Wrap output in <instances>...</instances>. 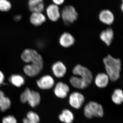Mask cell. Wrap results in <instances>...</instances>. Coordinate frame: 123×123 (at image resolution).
I'll return each instance as SVG.
<instances>
[{
    "mask_svg": "<svg viewBox=\"0 0 123 123\" xmlns=\"http://www.w3.org/2000/svg\"><path fill=\"white\" fill-rule=\"evenodd\" d=\"M39 116L32 111H29L27 114L26 118L23 119V123H39Z\"/></svg>",
    "mask_w": 123,
    "mask_h": 123,
    "instance_id": "23",
    "label": "cell"
},
{
    "mask_svg": "<svg viewBox=\"0 0 123 123\" xmlns=\"http://www.w3.org/2000/svg\"><path fill=\"white\" fill-rule=\"evenodd\" d=\"M20 100L23 103L28 102L31 107L34 108L39 105L41 98L38 92L27 88L20 95Z\"/></svg>",
    "mask_w": 123,
    "mask_h": 123,
    "instance_id": "4",
    "label": "cell"
},
{
    "mask_svg": "<svg viewBox=\"0 0 123 123\" xmlns=\"http://www.w3.org/2000/svg\"><path fill=\"white\" fill-rule=\"evenodd\" d=\"M111 100L115 104L120 105L123 102V92L120 89H116L114 90L111 97Z\"/></svg>",
    "mask_w": 123,
    "mask_h": 123,
    "instance_id": "22",
    "label": "cell"
},
{
    "mask_svg": "<svg viewBox=\"0 0 123 123\" xmlns=\"http://www.w3.org/2000/svg\"><path fill=\"white\" fill-rule=\"evenodd\" d=\"M98 18L102 23L108 25H111L114 21V15L109 10H103L101 11L98 15Z\"/></svg>",
    "mask_w": 123,
    "mask_h": 123,
    "instance_id": "14",
    "label": "cell"
},
{
    "mask_svg": "<svg viewBox=\"0 0 123 123\" xmlns=\"http://www.w3.org/2000/svg\"><path fill=\"white\" fill-rule=\"evenodd\" d=\"M5 80V75L1 70H0V85L4 82Z\"/></svg>",
    "mask_w": 123,
    "mask_h": 123,
    "instance_id": "28",
    "label": "cell"
},
{
    "mask_svg": "<svg viewBox=\"0 0 123 123\" xmlns=\"http://www.w3.org/2000/svg\"><path fill=\"white\" fill-rule=\"evenodd\" d=\"M44 4L43 2L29 9L32 12L42 13L44 10Z\"/></svg>",
    "mask_w": 123,
    "mask_h": 123,
    "instance_id": "25",
    "label": "cell"
},
{
    "mask_svg": "<svg viewBox=\"0 0 123 123\" xmlns=\"http://www.w3.org/2000/svg\"><path fill=\"white\" fill-rule=\"evenodd\" d=\"M74 114L70 110L68 109L62 110L59 116L60 121L63 123H73L74 120Z\"/></svg>",
    "mask_w": 123,
    "mask_h": 123,
    "instance_id": "19",
    "label": "cell"
},
{
    "mask_svg": "<svg viewBox=\"0 0 123 123\" xmlns=\"http://www.w3.org/2000/svg\"><path fill=\"white\" fill-rule=\"evenodd\" d=\"M2 123H17V121L13 116L9 115L3 118Z\"/></svg>",
    "mask_w": 123,
    "mask_h": 123,
    "instance_id": "26",
    "label": "cell"
},
{
    "mask_svg": "<svg viewBox=\"0 0 123 123\" xmlns=\"http://www.w3.org/2000/svg\"><path fill=\"white\" fill-rule=\"evenodd\" d=\"M11 102L9 98L5 96L2 91L0 90V110L4 112L10 107Z\"/></svg>",
    "mask_w": 123,
    "mask_h": 123,
    "instance_id": "20",
    "label": "cell"
},
{
    "mask_svg": "<svg viewBox=\"0 0 123 123\" xmlns=\"http://www.w3.org/2000/svg\"><path fill=\"white\" fill-rule=\"evenodd\" d=\"M22 18V17L21 15H15L14 17V20L15 22H19L21 20Z\"/></svg>",
    "mask_w": 123,
    "mask_h": 123,
    "instance_id": "30",
    "label": "cell"
},
{
    "mask_svg": "<svg viewBox=\"0 0 123 123\" xmlns=\"http://www.w3.org/2000/svg\"><path fill=\"white\" fill-rule=\"evenodd\" d=\"M69 81L73 87L79 89H86L90 85L81 78L74 75L70 77Z\"/></svg>",
    "mask_w": 123,
    "mask_h": 123,
    "instance_id": "17",
    "label": "cell"
},
{
    "mask_svg": "<svg viewBox=\"0 0 123 123\" xmlns=\"http://www.w3.org/2000/svg\"><path fill=\"white\" fill-rule=\"evenodd\" d=\"M11 3L7 0H0V11L7 12L11 9Z\"/></svg>",
    "mask_w": 123,
    "mask_h": 123,
    "instance_id": "24",
    "label": "cell"
},
{
    "mask_svg": "<svg viewBox=\"0 0 123 123\" xmlns=\"http://www.w3.org/2000/svg\"><path fill=\"white\" fill-rule=\"evenodd\" d=\"M43 0H29L28 2L29 8L38 5L40 3L43 2Z\"/></svg>",
    "mask_w": 123,
    "mask_h": 123,
    "instance_id": "27",
    "label": "cell"
},
{
    "mask_svg": "<svg viewBox=\"0 0 123 123\" xmlns=\"http://www.w3.org/2000/svg\"><path fill=\"white\" fill-rule=\"evenodd\" d=\"M110 80L109 77L106 73H100L95 77L94 82L98 88L102 89L107 86Z\"/></svg>",
    "mask_w": 123,
    "mask_h": 123,
    "instance_id": "15",
    "label": "cell"
},
{
    "mask_svg": "<svg viewBox=\"0 0 123 123\" xmlns=\"http://www.w3.org/2000/svg\"><path fill=\"white\" fill-rule=\"evenodd\" d=\"M46 13L49 19L53 22L57 21L61 17L59 8L55 4L49 6L46 9Z\"/></svg>",
    "mask_w": 123,
    "mask_h": 123,
    "instance_id": "13",
    "label": "cell"
},
{
    "mask_svg": "<svg viewBox=\"0 0 123 123\" xmlns=\"http://www.w3.org/2000/svg\"><path fill=\"white\" fill-rule=\"evenodd\" d=\"M38 87L42 90H49L55 86V81L51 75H46L42 76L36 81Z\"/></svg>",
    "mask_w": 123,
    "mask_h": 123,
    "instance_id": "8",
    "label": "cell"
},
{
    "mask_svg": "<svg viewBox=\"0 0 123 123\" xmlns=\"http://www.w3.org/2000/svg\"><path fill=\"white\" fill-rule=\"evenodd\" d=\"M85 100V98L84 95L80 92H73L69 97V103L73 108L78 110L83 105Z\"/></svg>",
    "mask_w": 123,
    "mask_h": 123,
    "instance_id": "7",
    "label": "cell"
},
{
    "mask_svg": "<svg viewBox=\"0 0 123 123\" xmlns=\"http://www.w3.org/2000/svg\"><path fill=\"white\" fill-rule=\"evenodd\" d=\"M72 73L74 76L81 78L90 85L93 80L91 71L88 68L80 64H77L73 69Z\"/></svg>",
    "mask_w": 123,
    "mask_h": 123,
    "instance_id": "6",
    "label": "cell"
},
{
    "mask_svg": "<svg viewBox=\"0 0 123 123\" xmlns=\"http://www.w3.org/2000/svg\"><path fill=\"white\" fill-rule=\"evenodd\" d=\"M21 58L26 64H36L44 66V62L42 56L37 51L33 49H24L21 54Z\"/></svg>",
    "mask_w": 123,
    "mask_h": 123,
    "instance_id": "2",
    "label": "cell"
},
{
    "mask_svg": "<svg viewBox=\"0 0 123 123\" xmlns=\"http://www.w3.org/2000/svg\"><path fill=\"white\" fill-rule=\"evenodd\" d=\"M103 62L106 73L111 81L118 80L120 76L121 62L119 58H115L110 55L104 57Z\"/></svg>",
    "mask_w": 123,
    "mask_h": 123,
    "instance_id": "1",
    "label": "cell"
},
{
    "mask_svg": "<svg viewBox=\"0 0 123 123\" xmlns=\"http://www.w3.org/2000/svg\"><path fill=\"white\" fill-rule=\"evenodd\" d=\"M70 91V88L68 84L60 81L55 85L54 93L57 98L61 99L65 98Z\"/></svg>",
    "mask_w": 123,
    "mask_h": 123,
    "instance_id": "9",
    "label": "cell"
},
{
    "mask_svg": "<svg viewBox=\"0 0 123 123\" xmlns=\"http://www.w3.org/2000/svg\"><path fill=\"white\" fill-rule=\"evenodd\" d=\"M51 70L53 75L58 78L63 77L67 72V67L63 62L57 61L55 62L51 66Z\"/></svg>",
    "mask_w": 123,
    "mask_h": 123,
    "instance_id": "11",
    "label": "cell"
},
{
    "mask_svg": "<svg viewBox=\"0 0 123 123\" xmlns=\"http://www.w3.org/2000/svg\"><path fill=\"white\" fill-rule=\"evenodd\" d=\"M46 16L42 13L32 12L30 17V22L35 26H39L46 21Z\"/></svg>",
    "mask_w": 123,
    "mask_h": 123,
    "instance_id": "18",
    "label": "cell"
},
{
    "mask_svg": "<svg viewBox=\"0 0 123 123\" xmlns=\"http://www.w3.org/2000/svg\"><path fill=\"white\" fill-rule=\"evenodd\" d=\"M43 65L33 64H26L23 68V72L28 76L33 77L39 75L42 72Z\"/></svg>",
    "mask_w": 123,
    "mask_h": 123,
    "instance_id": "10",
    "label": "cell"
},
{
    "mask_svg": "<svg viewBox=\"0 0 123 123\" xmlns=\"http://www.w3.org/2000/svg\"><path fill=\"white\" fill-rule=\"evenodd\" d=\"M78 16L76 10L72 6H67L64 7L61 14V17L66 25L74 23L77 19Z\"/></svg>",
    "mask_w": 123,
    "mask_h": 123,
    "instance_id": "5",
    "label": "cell"
},
{
    "mask_svg": "<svg viewBox=\"0 0 123 123\" xmlns=\"http://www.w3.org/2000/svg\"><path fill=\"white\" fill-rule=\"evenodd\" d=\"M84 115L88 119L94 117L101 118L104 115L102 106L95 101H90L86 104L84 109Z\"/></svg>",
    "mask_w": 123,
    "mask_h": 123,
    "instance_id": "3",
    "label": "cell"
},
{
    "mask_svg": "<svg viewBox=\"0 0 123 123\" xmlns=\"http://www.w3.org/2000/svg\"><path fill=\"white\" fill-rule=\"evenodd\" d=\"M114 31L111 28H108L101 31L99 38L101 41L106 46H110L114 39Z\"/></svg>",
    "mask_w": 123,
    "mask_h": 123,
    "instance_id": "16",
    "label": "cell"
},
{
    "mask_svg": "<svg viewBox=\"0 0 123 123\" xmlns=\"http://www.w3.org/2000/svg\"><path fill=\"white\" fill-rule=\"evenodd\" d=\"M59 42L60 45L62 47L69 48L75 44V39L74 36L71 33L65 32L60 36Z\"/></svg>",
    "mask_w": 123,
    "mask_h": 123,
    "instance_id": "12",
    "label": "cell"
},
{
    "mask_svg": "<svg viewBox=\"0 0 123 123\" xmlns=\"http://www.w3.org/2000/svg\"><path fill=\"white\" fill-rule=\"evenodd\" d=\"M65 0H52L55 5L58 6L64 3Z\"/></svg>",
    "mask_w": 123,
    "mask_h": 123,
    "instance_id": "29",
    "label": "cell"
},
{
    "mask_svg": "<svg viewBox=\"0 0 123 123\" xmlns=\"http://www.w3.org/2000/svg\"><path fill=\"white\" fill-rule=\"evenodd\" d=\"M9 80L12 85L17 87H21L25 83L24 78L19 74H13L11 75Z\"/></svg>",
    "mask_w": 123,
    "mask_h": 123,
    "instance_id": "21",
    "label": "cell"
}]
</instances>
